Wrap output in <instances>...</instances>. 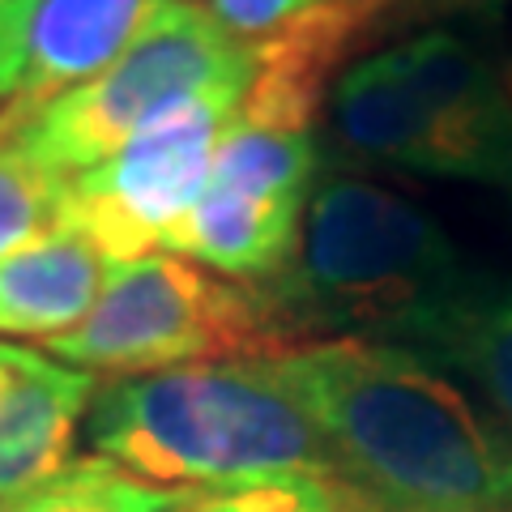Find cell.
I'll use <instances>...</instances> for the list:
<instances>
[{
	"label": "cell",
	"instance_id": "obj_1",
	"mask_svg": "<svg viewBox=\"0 0 512 512\" xmlns=\"http://www.w3.org/2000/svg\"><path fill=\"white\" fill-rule=\"evenodd\" d=\"M269 367L312 414L355 512H512V440L414 350L338 338Z\"/></svg>",
	"mask_w": 512,
	"mask_h": 512
},
{
	"label": "cell",
	"instance_id": "obj_2",
	"mask_svg": "<svg viewBox=\"0 0 512 512\" xmlns=\"http://www.w3.org/2000/svg\"><path fill=\"white\" fill-rule=\"evenodd\" d=\"M94 457L171 491L282 474L329 478L325 440L269 359L192 363L107 380L86 410Z\"/></svg>",
	"mask_w": 512,
	"mask_h": 512
},
{
	"label": "cell",
	"instance_id": "obj_3",
	"mask_svg": "<svg viewBox=\"0 0 512 512\" xmlns=\"http://www.w3.org/2000/svg\"><path fill=\"white\" fill-rule=\"evenodd\" d=\"M466 269L453 235L419 201L359 175H325L286 265L256 291L291 350L338 338L380 342Z\"/></svg>",
	"mask_w": 512,
	"mask_h": 512
},
{
	"label": "cell",
	"instance_id": "obj_4",
	"mask_svg": "<svg viewBox=\"0 0 512 512\" xmlns=\"http://www.w3.org/2000/svg\"><path fill=\"white\" fill-rule=\"evenodd\" d=\"M47 350L90 376H146L192 363L269 359L291 346L252 282L222 278L175 252H146L111 265L90 316Z\"/></svg>",
	"mask_w": 512,
	"mask_h": 512
},
{
	"label": "cell",
	"instance_id": "obj_5",
	"mask_svg": "<svg viewBox=\"0 0 512 512\" xmlns=\"http://www.w3.org/2000/svg\"><path fill=\"white\" fill-rule=\"evenodd\" d=\"M256 52L235 43L192 0H158L150 22L124 52L30 116L22 141L52 171L99 167L167 103L188 94H248Z\"/></svg>",
	"mask_w": 512,
	"mask_h": 512
},
{
	"label": "cell",
	"instance_id": "obj_6",
	"mask_svg": "<svg viewBox=\"0 0 512 512\" xmlns=\"http://www.w3.org/2000/svg\"><path fill=\"white\" fill-rule=\"evenodd\" d=\"M244 94H188L167 103L107 154L69 175L64 222L82 227L111 265L146 256L205 192L218 141Z\"/></svg>",
	"mask_w": 512,
	"mask_h": 512
},
{
	"label": "cell",
	"instance_id": "obj_7",
	"mask_svg": "<svg viewBox=\"0 0 512 512\" xmlns=\"http://www.w3.org/2000/svg\"><path fill=\"white\" fill-rule=\"evenodd\" d=\"M380 342L440 367L512 440V274L466 269Z\"/></svg>",
	"mask_w": 512,
	"mask_h": 512
},
{
	"label": "cell",
	"instance_id": "obj_8",
	"mask_svg": "<svg viewBox=\"0 0 512 512\" xmlns=\"http://www.w3.org/2000/svg\"><path fill=\"white\" fill-rule=\"evenodd\" d=\"M94 393V376L82 367L0 342V500L69 466Z\"/></svg>",
	"mask_w": 512,
	"mask_h": 512
},
{
	"label": "cell",
	"instance_id": "obj_9",
	"mask_svg": "<svg viewBox=\"0 0 512 512\" xmlns=\"http://www.w3.org/2000/svg\"><path fill=\"white\" fill-rule=\"evenodd\" d=\"M389 52L440 141L448 180H483L491 146L508 120L500 73L453 30H427Z\"/></svg>",
	"mask_w": 512,
	"mask_h": 512
},
{
	"label": "cell",
	"instance_id": "obj_10",
	"mask_svg": "<svg viewBox=\"0 0 512 512\" xmlns=\"http://www.w3.org/2000/svg\"><path fill=\"white\" fill-rule=\"evenodd\" d=\"M158 0H39L26 30L22 77L9 94L13 116H39L47 103L103 73L141 35Z\"/></svg>",
	"mask_w": 512,
	"mask_h": 512
},
{
	"label": "cell",
	"instance_id": "obj_11",
	"mask_svg": "<svg viewBox=\"0 0 512 512\" xmlns=\"http://www.w3.org/2000/svg\"><path fill=\"white\" fill-rule=\"evenodd\" d=\"M111 261L73 222L0 256V333L56 342L73 333L103 295Z\"/></svg>",
	"mask_w": 512,
	"mask_h": 512
},
{
	"label": "cell",
	"instance_id": "obj_12",
	"mask_svg": "<svg viewBox=\"0 0 512 512\" xmlns=\"http://www.w3.org/2000/svg\"><path fill=\"white\" fill-rule=\"evenodd\" d=\"M333 137L359 163L448 180L444 150L393 52L363 56L333 82Z\"/></svg>",
	"mask_w": 512,
	"mask_h": 512
},
{
	"label": "cell",
	"instance_id": "obj_13",
	"mask_svg": "<svg viewBox=\"0 0 512 512\" xmlns=\"http://www.w3.org/2000/svg\"><path fill=\"white\" fill-rule=\"evenodd\" d=\"M22 128V116L0 107V256L52 235L69 197V175L47 167L22 141Z\"/></svg>",
	"mask_w": 512,
	"mask_h": 512
},
{
	"label": "cell",
	"instance_id": "obj_14",
	"mask_svg": "<svg viewBox=\"0 0 512 512\" xmlns=\"http://www.w3.org/2000/svg\"><path fill=\"white\" fill-rule=\"evenodd\" d=\"M184 500L188 491L141 483L103 457H77L47 483L0 500V512H180Z\"/></svg>",
	"mask_w": 512,
	"mask_h": 512
},
{
	"label": "cell",
	"instance_id": "obj_15",
	"mask_svg": "<svg viewBox=\"0 0 512 512\" xmlns=\"http://www.w3.org/2000/svg\"><path fill=\"white\" fill-rule=\"evenodd\" d=\"M180 512H355L342 487L320 474H282L265 483L188 491Z\"/></svg>",
	"mask_w": 512,
	"mask_h": 512
},
{
	"label": "cell",
	"instance_id": "obj_16",
	"mask_svg": "<svg viewBox=\"0 0 512 512\" xmlns=\"http://www.w3.org/2000/svg\"><path fill=\"white\" fill-rule=\"evenodd\" d=\"M192 5L210 13L235 43H244L256 52V47L278 39L286 26H295L299 18H308L312 9L329 5V0H192Z\"/></svg>",
	"mask_w": 512,
	"mask_h": 512
},
{
	"label": "cell",
	"instance_id": "obj_17",
	"mask_svg": "<svg viewBox=\"0 0 512 512\" xmlns=\"http://www.w3.org/2000/svg\"><path fill=\"white\" fill-rule=\"evenodd\" d=\"M39 0H0V103L18 90L22 77V52H26V30L35 18Z\"/></svg>",
	"mask_w": 512,
	"mask_h": 512
},
{
	"label": "cell",
	"instance_id": "obj_18",
	"mask_svg": "<svg viewBox=\"0 0 512 512\" xmlns=\"http://www.w3.org/2000/svg\"><path fill=\"white\" fill-rule=\"evenodd\" d=\"M483 180H487V184H495V188H500L504 197L512 201V116L504 120L500 137H495V146H491V158H487Z\"/></svg>",
	"mask_w": 512,
	"mask_h": 512
},
{
	"label": "cell",
	"instance_id": "obj_19",
	"mask_svg": "<svg viewBox=\"0 0 512 512\" xmlns=\"http://www.w3.org/2000/svg\"><path fill=\"white\" fill-rule=\"evenodd\" d=\"M440 5H453V9H474V13H495L512 5V0H440Z\"/></svg>",
	"mask_w": 512,
	"mask_h": 512
},
{
	"label": "cell",
	"instance_id": "obj_20",
	"mask_svg": "<svg viewBox=\"0 0 512 512\" xmlns=\"http://www.w3.org/2000/svg\"><path fill=\"white\" fill-rule=\"evenodd\" d=\"M500 90H504V107H508V116H512V64L500 73Z\"/></svg>",
	"mask_w": 512,
	"mask_h": 512
}]
</instances>
